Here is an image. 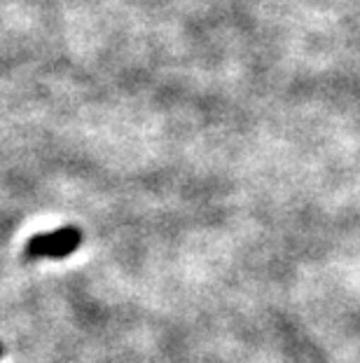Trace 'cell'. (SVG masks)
I'll list each match as a JSON object with an SVG mask.
<instances>
[{"label": "cell", "mask_w": 360, "mask_h": 363, "mask_svg": "<svg viewBox=\"0 0 360 363\" xmlns=\"http://www.w3.org/2000/svg\"><path fill=\"white\" fill-rule=\"evenodd\" d=\"M82 246V233L78 228H59L52 233H37L28 239V258H68Z\"/></svg>", "instance_id": "1"}, {"label": "cell", "mask_w": 360, "mask_h": 363, "mask_svg": "<svg viewBox=\"0 0 360 363\" xmlns=\"http://www.w3.org/2000/svg\"><path fill=\"white\" fill-rule=\"evenodd\" d=\"M0 357H3V347H0Z\"/></svg>", "instance_id": "2"}]
</instances>
